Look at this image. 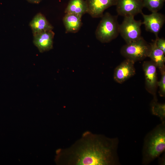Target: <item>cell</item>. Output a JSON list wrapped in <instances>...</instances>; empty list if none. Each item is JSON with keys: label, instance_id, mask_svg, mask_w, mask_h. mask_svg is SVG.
Returning <instances> with one entry per match:
<instances>
[{"label": "cell", "instance_id": "6da1fadb", "mask_svg": "<svg viewBox=\"0 0 165 165\" xmlns=\"http://www.w3.org/2000/svg\"><path fill=\"white\" fill-rule=\"evenodd\" d=\"M119 140L86 132L63 154L65 164L82 165L119 164L117 154Z\"/></svg>", "mask_w": 165, "mask_h": 165}, {"label": "cell", "instance_id": "7a4b0ae2", "mask_svg": "<svg viewBox=\"0 0 165 165\" xmlns=\"http://www.w3.org/2000/svg\"><path fill=\"white\" fill-rule=\"evenodd\" d=\"M165 149V122L157 125L146 135L142 149V163L147 165Z\"/></svg>", "mask_w": 165, "mask_h": 165}, {"label": "cell", "instance_id": "3957f363", "mask_svg": "<svg viewBox=\"0 0 165 165\" xmlns=\"http://www.w3.org/2000/svg\"><path fill=\"white\" fill-rule=\"evenodd\" d=\"M101 18L95 31V36L101 43H108L116 38L119 34V24L117 16L106 12Z\"/></svg>", "mask_w": 165, "mask_h": 165}, {"label": "cell", "instance_id": "277c9868", "mask_svg": "<svg viewBox=\"0 0 165 165\" xmlns=\"http://www.w3.org/2000/svg\"><path fill=\"white\" fill-rule=\"evenodd\" d=\"M150 50V44L141 37L137 40L123 45L120 49V52L126 59L135 62L148 57Z\"/></svg>", "mask_w": 165, "mask_h": 165}, {"label": "cell", "instance_id": "5b68a950", "mask_svg": "<svg viewBox=\"0 0 165 165\" xmlns=\"http://www.w3.org/2000/svg\"><path fill=\"white\" fill-rule=\"evenodd\" d=\"M142 22L137 20L133 16L124 17L122 23L119 25V34L126 43L137 40L141 36V26Z\"/></svg>", "mask_w": 165, "mask_h": 165}, {"label": "cell", "instance_id": "8992f818", "mask_svg": "<svg viewBox=\"0 0 165 165\" xmlns=\"http://www.w3.org/2000/svg\"><path fill=\"white\" fill-rule=\"evenodd\" d=\"M142 66L145 77L146 90L153 96L154 99H157L156 92L158 87L157 68L156 65L151 60L144 61Z\"/></svg>", "mask_w": 165, "mask_h": 165}, {"label": "cell", "instance_id": "52a82bcc", "mask_svg": "<svg viewBox=\"0 0 165 165\" xmlns=\"http://www.w3.org/2000/svg\"><path fill=\"white\" fill-rule=\"evenodd\" d=\"M116 6L118 15L124 17L141 13L144 8L142 0H117Z\"/></svg>", "mask_w": 165, "mask_h": 165}, {"label": "cell", "instance_id": "ba28073f", "mask_svg": "<svg viewBox=\"0 0 165 165\" xmlns=\"http://www.w3.org/2000/svg\"><path fill=\"white\" fill-rule=\"evenodd\" d=\"M141 14L143 18L142 24L146 30L153 33L156 38L158 37V34L165 23L164 15L158 12H152L149 15Z\"/></svg>", "mask_w": 165, "mask_h": 165}, {"label": "cell", "instance_id": "9c48e42d", "mask_svg": "<svg viewBox=\"0 0 165 165\" xmlns=\"http://www.w3.org/2000/svg\"><path fill=\"white\" fill-rule=\"evenodd\" d=\"M134 63L132 61L126 59L117 66L114 72V81L118 83L122 84L133 76L136 71Z\"/></svg>", "mask_w": 165, "mask_h": 165}, {"label": "cell", "instance_id": "30bf717a", "mask_svg": "<svg viewBox=\"0 0 165 165\" xmlns=\"http://www.w3.org/2000/svg\"><path fill=\"white\" fill-rule=\"evenodd\" d=\"M87 12L93 18L101 17L104 11L109 7L116 6L117 0H86Z\"/></svg>", "mask_w": 165, "mask_h": 165}, {"label": "cell", "instance_id": "8fae6325", "mask_svg": "<svg viewBox=\"0 0 165 165\" xmlns=\"http://www.w3.org/2000/svg\"><path fill=\"white\" fill-rule=\"evenodd\" d=\"M54 34L52 30H50L33 35V43L40 52L48 51L53 48Z\"/></svg>", "mask_w": 165, "mask_h": 165}, {"label": "cell", "instance_id": "7c38bea8", "mask_svg": "<svg viewBox=\"0 0 165 165\" xmlns=\"http://www.w3.org/2000/svg\"><path fill=\"white\" fill-rule=\"evenodd\" d=\"M33 35L52 30L53 27L42 13H38L33 17L29 24Z\"/></svg>", "mask_w": 165, "mask_h": 165}, {"label": "cell", "instance_id": "4fadbf2b", "mask_svg": "<svg viewBox=\"0 0 165 165\" xmlns=\"http://www.w3.org/2000/svg\"><path fill=\"white\" fill-rule=\"evenodd\" d=\"M82 16L73 13H65L63 21L66 33H75L79 30L82 24Z\"/></svg>", "mask_w": 165, "mask_h": 165}, {"label": "cell", "instance_id": "5bb4252c", "mask_svg": "<svg viewBox=\"0 0 165 165\" xmlns=\"http://www.w3.org/2000/svg\"><path fill=\"white\" fill-rule=\"evenodd\" d=\"M150 44L151 50L148 57L155 63L161 72L165 70V53L157 47L155 40Z\"/></svg>", "mask_w": 165, "mask_h": 165}, {"label": "cell", "instance_id": "9a60e30c", "mask_svg": "<svg viewBox=\"0 0 165 165\" xmlns=\"http://www.w3.org/2000/svg\"><path fill=\"white\" fill-rule=\"evenodd\" d=\"M87 12L86 4L84 0H70L64 11L65 13H73L81 16Z\"/></svg>", "mask_w": 165, "mask_h": 165}, {"label": "cell", "instance_id": "2e32d148", "mask_svg": "<svg viewBox=\"0 0 165 165\" xmlns=\"http://www.w3.org/2000/svg\"><path fill=\"white\" fill-rule=\"evenodd\" d=\"M151 108L152 114L159 117L162 122H165V104L160 103L157 99H154L151 104Z\"/></svg>", "mask_w": 165, "mask_h": 165}, {"label": "cell", "instance_id": "e0dca14e", "mask_svg": "<svg viewBox=\"0 0 165 165\" xmlns=\"http://www.w3.org/2000/svg\"><path fill=\"white\" fill-rule=\"evenodd\" d=\"M144 7L152 12H158L163 6L164 0H142Z\"/></svg>", "mask_w": 165, "mask_h": 165}, {"label": "cell", "instance_id": "ac0fdd59", "mask_svg": "<svg viewBox=\"0 0 165 165\" xmlns=\"http://www.w3.org/2000/svg\"><path fill=\"white\" fill-rule=\"evenodd\" d=\"M161 78L160 80L157 82V86L159 87V93L160 97L165 96V70L160 72Z\"/></svg>", "mask_w": 165, "mask_h": 165}, {"label": "cell", "instance_id": "d6986e66", "mask_svg": "<svg viewBox=\"0 0 165 165\" xmlns=\"http://www.w3.org/2000/svg\"><path fill=\"white\" fill-rule=\"evenodd\" d=\"M156 44L157 47L162 50L165 53V39L164 38H156L155 40Z\"/></svg>", "mask_w": 165, "mask_h": 165}, {"label": "cell", "instance_id": "ffe728a7", "mask_svg": "<svg viewBox=\"0 0 165 165\" xmlns=\"http://www.w3.org/2000/svg\"><path fill=\"white\" fill-rule=\"evenodd\" d=\"M29 2L33 3L38 4L42 0H27Z\"/></svg>", "mask_w": 165, "mask_h": 165}, {"label": "cell", "instance_id": "44dd1931", "mask_svg": "<svg viewBox=\"0 0 165 165\" xmlns=\"http://www.w3.org/2000/svg\"><path fill=\"white\" fill-rule=\"evenodd\" d=\"M164 1H165V0H164Z\"/></svg>", "mask_w": 165, "mask_h": 165}]
</instances>
